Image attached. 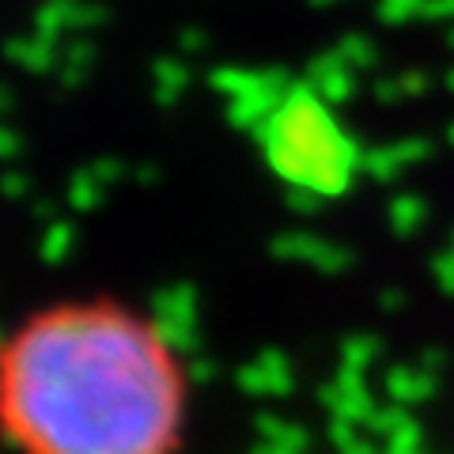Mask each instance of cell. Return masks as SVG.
Wrapping results in <instances>:
<instances>
[{"label": "cell", "mask_w": 454, "mask_h": 454, "mask_svg": "<svg viewBox=\"0 0 454 454\" xmlns=\"http://www.w3.org/2000/svg\"><path fill=\"white\" fill-rule=\"evenodd\" d=\"M265 152L284 182L315 193H340L356 167L352 140L337 129L330 110L303 91L265 121Z\"/></svg>", "instance_id": "2"}, {"label": "cell", "mask_w": 454, "mask_h": 454, "mask_svg": "<svg viewBox=\"0 0 454 454\" xmlns=\"http://www.w3.org/2000/svg\"><path fill=\"white\" fill-rule=\"evenodd\" d=\"M155 330H160L170 348H190L197 337V300L190 288H167L155 300Z\"/></svg>", "instance_id": "3"}, {"label": "cell", "mask_w": 454, "mask_h": 454, "mask_svg": "<svg viewBox=\"0 0 454 454\" xmlns=\"http://www.w3.org/2000/svg\"><path fill=\"white\" fill-rule=\"evenodd\" d=\"M186 375L155 322L61 303L0 345V432L23 454H175Z\"/></svg>", "instance_id": "1"}]
</instances>
